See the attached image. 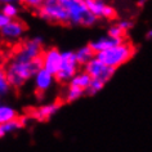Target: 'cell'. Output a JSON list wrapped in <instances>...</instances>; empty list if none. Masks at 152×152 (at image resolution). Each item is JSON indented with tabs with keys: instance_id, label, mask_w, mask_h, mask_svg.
Wrapping results in <instances>:
<instances>
[{
	"instance_id": "6da1fadb",
	"label": "cell",
	"mask_w": 152,
	"mask_h": 152,
	"mask_svg": "<svg viewBox=\"0 0 152 152\" xmlns=\"http://www.w3.org/2000/svg\"><path fill=\"white\" fill-rule=\"evenodd\" d=\"M41 68H43L41 57L30 61V62H17V61L12 59L5 68L7 80H8L10 88L20 89L30 79H32Z\"/></svg>"
},
{
	"instance_id": "7a4b0ae2",
	"label": "cell",
	"mask_w": 152,
	"mask_h": 152,
	"mask_svg": "<svg viewBox=\"0 0 152 152\" xmlns=\"http://www.w3.org/2000/svg\"><path fill=\"white\" fill-rule=\"evenodd\" d=\"M135 52H137V49L134 45H133L130 41L125 40L124 43L116 45V47L108 49V50L98 53V54H96V58L98 61H101L104 66L116 70L121 64L126 63L135 54Z\"/></svg>"
},
{
	"instance_id": "3957f363",
	"label": "cell",
	"mask_w": 152,
	"mask_h": 152,
	"mask_svg": "<svg viewBox=\"0 0 152 152\" xmlns=\"http://www.w3.org/2000/svg\"><path fill=\"white\" fill-rule=\"evenodd\" d=\"M58 3L68 14V25L90 27L98 21L86 9L83 0H58Z\"/></svg>"
},
{
	"instance_id": "277c9868",
	"label": "cell",
	"mask_w": 152,
	"mask_h": 152,
	"mask_svg": "<svg viewBox=\"0 0 152 152\" xmlns=\"http://www.w3.org/2000/svg\"><path fill=\"white\" fill-rule=\"evenodd\" d=\"M35 13L40 18L50 22V23L68 25V14L59 5L58 0H47V1H43L41 7L35 10Z\"/></svg>"
},
{
	"instance_id": "5b68a950",
	"label": "cell",
	"mask_w": 152,
	"mask_h": 152,
	"mask_svg": "<svg viewBox=\"0 0 152 152\" xmlns=\"http://www.w3.org/2000/svg\"><path fill=\"white\" fill-rule=\"evenodd\" d=\"M43 45H44V41L39 36L26 40L22 43L21 48L16 52L13 59L17 61V62H30V61L35 58H39L44 52Z\"/></svg>"
},
{
	"instance_id": "8992f818",
	"label": "cell",
	"mask_w": 152,
	"mask_h": 152,
	"mask_svg": "<svg viewBox=\"0 0 152 152\" xmlns=\"http://www.w3.org/2000/svg\"><path fill=\"white\" fill-rule=\"evenodd\" d=\"M79 64L76 62L74 52H63L61 53V68L54 76V80L59 84H67L71 79L77 74Z\"/></svg>"
},
{
	"instance_id": "52a82bcc",
	"label": "cell",
	"mask_w": 152,
	"mask_h": 152,
	"mask_svg": "<svg viewBox=\"0 0 152 152\" xmlns=\"http://www.w3.org/2000/svg\"><path fill=\"white\" fill-rule=\"evenodd\" d=\"M115 68H111V67H107L104 66L101 61H98L96 57L89 61L88 63L85 64V74H88L92 79H96V80H99L102 83H107L110 79L115 75Z\"/></svg>"
},
{
	"instance_id": "ba28073f",
	"label": "cell",
	"mask_w": 152,
	"mask_h": 152,
	"mask_svg": "<svg viewBox=\"0 0 152 152\" xmlns=\"http://www.w3.org/2000/svg\"><path fill=\"white\" fill-rule=\"evenodd\" d=\"M41 62H43V70L56 76L61 68V52L54 47L47 49L41 54Z\"/></svg>"
},
{
	"instance_id": "9c48e42d",
	"label": "cell",
	"mask_w": 152,
	"mask_h": 152,
	"mask_svg": "<svg viewBox=\"0 0 152 152\" xmlns=\"http://www.w3.org/2000/svg\"><path fill=\"white\" fill-rule=\"evenodd\" d=\"M62 104H63L62 101H57V102H53V103H49V104H44V106H41V107L32 108L31 111L28 112L27 117L28 119H34L36 121H47L58 111Z\"/></svg>"
},
{
	"instance_id": "30bf717a",
	"label": "cell",
	"mask_w": 152,
	"mask_h": 152,
	"mask_svg": "<svg viewBox=\"0 0 152 152\" xmlns=\"http://www.w3.org/2000/svg\"><path fill=\"white\" fill-rule=\"evenodd\" d=\"M1 36L8 40H17L23 35L26 31V25L20 20H12L4 28L0 30Z\"/></svg>"
},
{
	"instance_id": "8fae6325",
	"label": "cell",
	"mask_w": 152,
	"mask_h": 152,
	"mask_svg": "<svg viewBox=\"0 0 152 152\" xmlns=\"http://www.w3.org/2000/svg\"><path fill=\"white\" fill-rule=\"evenodd\" d=\"M125 40L126 39H113V37H110V36H102L98 40L89 43L88 47L92 49L94 54H98V53L108 50V49H111L113 47H116V45L124 43Z\"/></svg>"
},
{
	"instance_id": "7c38bea8",
	"label": "cell",
	"mask_w": 152,
	"mask_h": 152,
	"mask_svg": "<svg viewBox=\"0 0 152 152\" xmlns=\"http://www.w3.org/2000/svg\"><path fill=\"white\" fill-rule=\"evenodd\" d=\"M35 77V86H36V90L39 93H45L47 90L50 88L52 83L54 81V76L50 75L49 72H47L45 70H41L37 72V74L34 76Z\"/></svg>"
},
{
	"instance_id": "4fadbf2b",
	"label": "cell",
	"mask_w": 152,
	"mask_h": 152,
	"mask_svg": "<svg viewBox=\"0 0 152 152\" xmlns=\"http://www.w3.org/2000/svg\"><path fill=\"white\" fill-rule=\"evenodd\" d=\"M27 120H28L27 116H23V117L18 116L17 119L13 121H9V123H5V124H0V138L25 128L26 124H27Z\"/></svg>"
},
{
	"instance_id": "5bb4252c",
	"label": "cell",
	"mask_w": 152,
	"mask_h": 152,
	"mask_svg": "<svg viewBox=\"0 0 152 152\" xmlns=\"http://www.w3.org/2000/svg\"><path fill=\"white\" fill-rule=\"evenodd\" d=\"M96 54L93 53V50L90 49L88 45L86 47H83L80 48L77 52H75V58H76V62H77L79 66H85L89 61H92Z\"/></svg>"
},
{
	"instance_id": "9a60e30c",
	"label": "cell",
	"mask_w": 152,
	"mask_h": 152,
	"mask_svg": "<svg viewBox=\"0 0 152 152\" xmlns=\"http://www.w3.org/2000/svg\"><path fill=\"white\" fill-rule=\"evenodd\" d=\"M90 81H92V77H90L88 74L80 72V74H76L74 77L71 79V81L68 83V84H70L71 86H77V88H80L85 92V90L88 89Z\"/></svg>"
},
{
	"instance_id": "2e32d148",
	"label": "cell",
	"mask_w": 152,
	"mask_h": 152,
	"mask_svg": "<svg viewBox=\"0 0 152 152\" xmlns=\"http://www.w3.org/2000/svg\"><path fill=\"white\" fill-rule=\"evenodd\" d=\"M18 117L17 111L10 106L0 104V124H5L9 121H13Z\"/></svg>"
},
{
	"instance_id": "e0dca14e",
	"label": "cell",
	"mask_w": 152,
	"mask_h": 152,
	"mask_svg": "<svg viewBox=\"0 0 152 152\" xmlns=\"http://www.w3.org/2000/svg\"><path fill=\"white\" fill-rule=\"evenodd\" d=\"M0 13L4 14L5 17L10 18V20H16V17L18 14V7L13 1H5V3H3V8Z\"/></svg>"
},
{
	"instance_id": "ac0fdd59",
	"label": "cell",
	"mask_w": 152,
	"mask_h": 152,
	"mask_svg": "<svg viewBox=\"0 0 152 152\" xmlns=\"http://www.w3.org/2000/svg\"><path fill=\"white\" fill-rule=\"evenodd\" d=\"M85 94V92L80 88H77V86H71L68 85V89H67V93H66V97H64V102H67V103H71V102H74L76 99H79L80 97H83Z\"/></svg>"
},
{
	"instance_id": "d6986e66",
	"label": "cell",
	"mask_w": 152,
	"mask_h": 152,
	"mask_svg": "<svg viewBox=\"0 0 152 152\" xmlns=\"http://www.w3.org/2000/svg\"><path fill=\"white\" fill-rule=\"evenodd\" d=\"M10 85L8 80H7V75H5V70L3 67H0V97L7 96L10 92Z\"/></svg>"
},
{
	"instance_id": "ffe728a7",
	"label": "cell",
	"mask_w": 152,
	"mask_h": 152,
	"mask_svg": "<svg viewBox=\"0 0 152 152\" xmlns=\"http://www.w3.org/2000/svg\"><path fill=\"white\" fill-rule=\"evenodd\" d=\"M103 86H104V83L96 80V79H92L88 89L85 90V94L86 96H94V94H97L98 92H101V90L103 89Z\"/></svg>"
},
{
	"instance_id": "44dd1931",
	"label": "cell",
	"mask_w": 152,
	"mask_h": 152,
	"mask_svg": "<svg viewBox=\"0 0 152 152\" xmlns=\"http://www.w3.org/2000/svg\"><path fill=\"white\" fill-rule=\"evenodd\" d=\"M102 18H104V20H116L117 18V12L116 9L113 8L112 5L110 4H106L104 8H103V13H102Z\"/></svg>"
},
{
	"instance_id": "7402d4cb",
	"label": "cell",
	"mask_w": 152,
	"mask_h": 152,
	"mask_svg": "<svg viewBox=\"0 0 152 152\" xmlns=\"http://www.w3.org/2000/svg\"><path fill=\"white\" fill-rule=\"evenodd\" d=\"M107 36L113 37V39H125V37H126V34H125L124 31H121V30L115 25V26H112V27L108 30Z\"/></svg>"
},
{
	"instance_id": "603a6c76",
	"label": "cell",
	"mask_w": 152,
	"mask_h": 152,
	"mask_svg": "<svg viewBox=\"0 0 152 152\" xmlns=\"http://www.w3.org/2000/svg\"><path fill=\"white\" fill-rule=\"evenodd\" d=\"M116 26L121 30V31H124L125 34H126V32L129 31V30H130V28L133 27V26H134V23H133V21H128V20H125V21H120Z\"/></svg>"
},
{
	"instance_id": "cb8c5ba5",
	"label": "cell",
	"mask_w": 152,
	"mask_h": 152,
	"mask_svg": "<svg viewBox=\"0 0 152 152\" xmlns=\"http://www.w3.org/2000/svg\"><path fill=\"white\" fill-rule=\"evenodd\" d=\"M26 5H30L31 8H34V10H36L37 8H40L41 4H43V1L41 0H27V1H25Z\"/></svg>"
},
{
	"instance_id": "d4e9b609",
	"label": "cell",
	"mask_w": 152,
	"mask_h": 152,
	"mask_svg": "<svg viewBox=\"0 0 152 152\" xmlns=\"http://www.w3.org/2000/svg\"><path fill=\"white\" fill-rule=\"evenodd\" d=\"M10 21H12V20H10V18L5 17L4 14H1V13H0V30H1V28H4L5 26L8 25Z\"/></svg>"
},
{
	"instance_id": "484cf974",
	"label": "cell",
	"mask_w": 152,
	"mask_h": 152,
	"mask_svg": "<svg viewBox=\"0 0 152 152\" xmlns=\"http://www.w3.org/2000/svg\"><path fill=\"white\" fill-rule=\"evenodd\" d=\"M151 36H152V31H151V30H150V31H148V32H147V39H148V40H150V39H151Z\"/></svg>"
}]
</instances>
